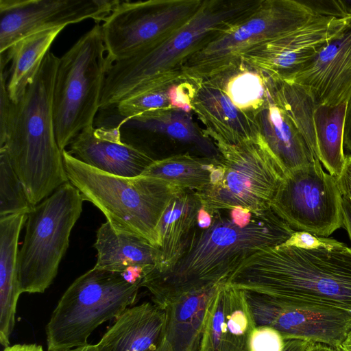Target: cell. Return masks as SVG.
Wrapping results in <instances>:
<instances>
[{
	"label": "cell",
	"mask_w": 351,
	"mask_h": 351,
	"mask_svg": "<svg viewBox=\"0 0 351 351\" xmlns=\"http://www.w3.org/2000/svg\"><path fill=\"white\" fill-rule=\"evenodd\" d=\"M213 215L211 226L193 230L186 248L169 270H147L141 282L151 293L152 302L165 308L188 293L226 282L238 266L254 253L285 243L293 230L274 211L254 214L242 225L230 210Z\"/></svg>",
	"instance_id": "1"
},
{
	"label": "cell",
	"mask_w": 351,
	"mask_h": 351,
	"mask_svg": "<svg viewBox=\"0 0 351 351\" xmlns=\"http://www.w3.org/2000/svg\"><path fill=\"white\" fill-rule=\"evenodd\" d=\"M226 282L283 303L351 313V247L323 237L313 248H265L243 261Z\"/></svg>",
	"instance_id": "2"
},
{
	"label": "cell",
	"mask_w": 351,
	"mask_h": 351,
	"mask_svg": "<svg viewBox=\"0 0 351 351\" xmlns=\"http://www.w3.org/2000/svg\"><path fill=\"white\" fill-rule=\"evenodd\" d=\"M259 0H203L195 14L166 40L111 64L100 110L182 77L186 61L214 34Z\"/></svg>",
	"instance_id": "3"
},
{
	"label": "cell",
	"mask_w": 351,
	"mask_h": 351,
	"mask_svg": "<svg viewBox=\"0 0 351 351\" xmlns=\"http://www.w3.org/2000/svg\"><path fill=\"white\" fill-rule=\"evenodd\" d=\"M60 58L49 51L34 81L14 105L3 148L35 206L69 182L57 143L53 93Z\"/></svg>",
	"instance_id": "4"
},
{
	"label": "cell",
	"mask_w": 351,
	"mask_h": 351,
	"mask_svg": "<svg viewBox=\"0 0 351 351\" xmlns=\"http://www.w3.org/2000/svg\"><path fill=\"white\" fill-rule=\"evenodd\" d=\"M69 181L99 209L117 230L141 237L158 247L157 227L171 199L184 189L148 176L123 177L90 167L62 151Z\"/></svg>",
	"instance_id": "5"
},
{
	"label": "cell",
	"mask_w": 351,
	"mask_h": 351,
	"mask_svg": "<svg viewBox=\"0 0 351 351\" xmlns=\"http://www.w3.org/2000/svg\"><path fill=\"white\" fill-rule=\"evenodd\" d=\"M208 136L219 154L210 183L196 191L210 213L237 206L261 214L271 208L285 173L262 136L239 144Z\"/></svg>",
	"instance_id": "6"
},
{
	"label": "cell",
	"mask_w": 351,
	"mask_h": 351,
	"mask_svg": "<svg viewBox=\"0 0 351 351\" xmlns=\"http://www.w3.org/2000/svg\"><path fill=\"white\" fill-rule=\"evenodd\" d=\"M110 65L100 23H95L60 58L52 106L56 137L62 151L82 131L94 126Z\"/></svg>",
	"instance_id": "7"
},
{
	"label": "cell",
	"mask_w": 351,
	"mask_h": 351,
	"mask_svg": "<svg viewBox=\"0 0 351 351\" xmlns=\"http://www.w3.org/2000/svg\"><path fill=\"white\" fill-rule=\"evenodd\" d=\"M141 287L121 273L93 267L76 278L58 301L45 327L48 351L88 344L101 324L132 305Z\"/></svg>",
	"instance_id": "8"
},
{
	"label": "cell",
	"mask_w": 351,
	"mask_h": 351,
	"mask_svg": "<svg viewBox=\"0 0 351 351\" xmlns=\"http://www.w3.org/2000/svg\"><path fill=\"white\" fill-rule=\"evenodd\" d=\"M314 16L300 0H259L194 53L183 65L182 76L200 84L239 62L243 53L299 28Z\"/></svg>",
	"instance_id": "9"
},
{
	"label": "cell",
	"mask_w": 351,
	"mask_h": 351,
	"mask_svg": "<svg viewBox=\"0 0 351 351\" xmlns=\"http://www.w3.org/2000/svg\"><path fill=\"white\" fill-rule=\"evenodd\" d=\"M84 199L69 181L27 214L25 234L18 254L22 293H44L57 276L71 230L82 212Z\"/></svg>",
	"instance_id": "10"
},
{
	"label": "cell",
	"mask_w": 351,
	"mask_h": 351,
	"mask_svg": "<svg viewBox=\"0 0 351 351\" xmlns=\"http://www.w3.org/2000/svg\"><path fill=\"white\" fill-rule=\"evenodd\" d=\"M203 0L120 1L101 24L108 60L158 45L186 23Z\"/></svg>",
	"instance_id": "11"
},
{
	"label": "cell",
	"mask_w": 351,
	"mask_h": 351,
	"mask_svg": "<svg viewBox=\"0 0 351 351\" xmlns=\"http://www.w3.org/2000/svg\"><path fill=\"white\" fill-rule=\"evenodd\" d=\"M337 178L318 159L285 174L271 208L293 230L328 237L343 227Z\"/></svg>",
	"instance_id": "12"
},
{
	"label": "cell",
	"mask_w": 351,
	"mask_h": 351,
	"mask_svg": "<svg viewBox=\"0 0 351 351\" xmlns=\"http://www.w3.org/2000/svg\"><path fill=\"white\" fill-rule=\"evenodd\" d=\"M119 0H0V52L43 30L86 19L104 22Z\"/></svg>",
	"instance_id": "13"
},
{
	"label": "cell",
	"mask_w": 351,
	"mask_h": 351,
	"mask_svg": "<svg viewBox=\"0 0 351 351\" xmlns=\"http://www.w3.org/2000/svg\"><path fill=\"white\" fill-rule=\"evenodd\" d=\"M244 292L256 326L272 327L284 339L341 346L351 332L350 312L317 305L287 304Z\"/></svg>",
	"instance_id": "14"
},
{
	"label": "cell",
	"mask_w": 351,
	"mask_h": 351,
	"mask_svg": "<svg viewBox=\"0 0 351 351\" xmlns=\"http://www.w3.org/2000/svg\"><path fill=\"white\" fill-rule=\"evenodd\" d=\"M350 20L315 15L299 28L243 53L241 59L269 78L291 81Z\"/></svg>",
	"instance_id": "15"
},
{
	"label": "cell",
	"mask_w": 351,
	"mask_h": 351,
	"mask_svg": "<svg viewBox=\"0 0 351 351\" xmlns=\"http://www.w3.org/2000/svg\"><path fill=\"white\" fill-rule=\"evenodd\" d=\"M256 326L244 291L219 283L207 304L198 351H251Z\"/></svg>",
	"instance_id": "16"
},
{
	"label": "cell",
	"mask_w": 351,
	"mask_h": 351,
	"mask_svg": "<svg viewBox=\"0 0 351 351\" xmlns=\"http://www.w3.org/2000/svg\"><path fill=\"white\" fill-rule=\"evenodd\" d=\"M291 82L306 88L318 104L333 106L347 102L351 95V20Z\"/></svg>",
	"instance_id": "17"
},
{
	"label": "cell",
	"mask_w": 351,
	"mask_h": 351,
	"mask_svg": "<svg viewBox=\"0 0 351 351\" xmlns=\"http://www.w3.org/2000/svg\"><path fill=\"white\" fill-rule=\"evenodd\" d=\"M68 147L67 152L82 162L123 177L141 176L155 160L147 154L123 142L119 125L86 128Z\"/></svg>",
	"instance_id": "18"
},
{
	"label": "cell",
	"mask_w": 351,
	"mask_h": 351,
	"mask_svg": "<svg viewBox=\"0 0 351 351\" xmlns=\"http://www.w3.org/2000/svg\"><path fill=\"white\" fill-rule=\"evenodd\" d=\"M166 311L154 303L126 308L96 344L98 351H160Z\"/></svg>",
	"instance_id": "19"
},
{
	"label": "cell",
	"mask_w": 351,
	"mask_h": 351,
	"mask_svg": "<svg viewBox=\"0 0 351 351\" xmlns=\"http://www.w3.org/2000/svg\"><path fill=\"white\" fill-rule=\"evenodd\" d=\"M192 110L206 127V135L228 144H239L259 134L256 119L235 106L217 86L204 81L192 101Z\"/></svg>",
	"instance_id": "20"
},
{
	"label": "cell",
	"mask_w": 351,
	"mask_h": 351,
	"mask_svg": "<svg viewBox=\"0 0 351 351\" xmlns=\"http://www.w3.org/2000/svg\"><path fill=\"white\" fill-rule=\"evenodd\" d=\"M201 207L200 199L193 190L185 189L171 199L157 227L158 258L154 270L165 272L176 264L197 225Z\"/></svg>",
	"instance_id": "21"
},
{
	"label": "cell",
	"mask_w": 351,
	"mask_h": 351,
	"mask_svg": "<svg viewBox=\"0 0 351 351\" xmlns=\"http://www.w3.org/2000/svg\"><path fill=\"white\" fill-rule=\"evenodd\" d=\"M256 121L259 133L285 174L318 159L302 133L270 95L256 114Z\"/></svg>",
	"instance_id": "22"
},
{
	"label": "cell",
	"mask_w": 351,
	"mask_h": 351,
	"mask_svg": "<svg viewBox=\"0 0 351 351\" xmlns=\"http://www.w3.org/2000/svg\"><path fill=\"white\" fill-rule=\"evenodd\" d=\"M26 213L0 217V343L10 346L16 305L22 293L18 276V241Z\"/></svg>",
	"instance_id": "23"
},
{
	"label": "cell",
	"mask_w": 351,
	"mask_h": 351,
	"mask_svg": "<svg viewBox=\"0 0 351 351\" xmlns=\"http://www.w3.org/2000/svg\"><path fill=\"white\" fill-rule=\"evenodd\" d=\"M116 125L120 128L121 136L140 133L163 135L195 146L204 156H219L213 141L196 124L191 112L180 109L145 112L123 119Z\"/></svg>",
	"instance_id": "24"
},
{
	"label": "cell",
	"mask_w": 351,
	"mask_h": 351,
	"mask_svg": "<svg viewBox=\"0 0 351 351\" xmlns=\"http://www.w3.org/2000/svg\"><path fill=\"white\" fill-rule=\"evenodd\" d=\"M94 247L97 269L122 273L132 267L152 268L158 263L156 247L141 237L115 230L108 221L99 228Z\"/></svg>",
	"instance_id": "25"
},
{
	"label": "cell",
	"mask_w": 351,
	"mask_h": 351,
	"mask_svg": "<svg viewBox=\"0 0 351 351\" xmlns=\"http://www.w3.org/2000/svg\"><path fill=\"white\" fill-rule=\"evenodd\" d=\"M218 285L184 294L164 308L165 343L170 351L199 350L207 304Z\"/></svg>",
	"instance_id": "26"
},
{
	"label": "cell",
	"mask_w": 351,
	"mask_h": 351,
	"mask_svg": "<svg viewBox=\"0 0 351 351\" xmlns=\"http://www.w3.org/2000/svg\"><path fill=\"white\" fill-rule=\"evenodd\" d=\"M199 84L184 78L123 100L113 107L110 119H101L97 127H111L121 121L145 112L180 109L191 112L192 101Z\"/></svg>",
	"instance_id": "27"
},
{
	"label": "cell",
	"mask_w": 351,
	"mask_h": 351,
	"mask_svg": "<svg viewBox=\"0 0 351 351\" xmlns=\"http://www.w3.org/2000/svg\"><path fill=\"white\" fill-rule=\"evenodd\" d=\"M64 27L43 30L26 36L14 43L5 53V64L11 61L7 89L10 99L19 103L34 81L46 54Z\"/></svg>",
	"instance_id": "28"
},
{
	"label": "cell",
	"mask_w": 351,
	"mask_h": 351,
	"mask_svg": "<svg viewBox=\"0 0 351 351\" xmlns=\"http://www.w3.org/2000/svg\"><path fill=\"white\" fill-rule=\"evenodd\" d=\"M205 81L222 90L235 106L255 119L269 97L267 77L241 59Z\"/></svg>",
	"instance_id": "29"
},
{
	"label": "cell",
	"mask_w": 351,
	"mask_h": 351,
	"mask_svg": "<svg viewBox=\"0 0 351 351\" xmlns=\"http://www.w3.org/2000/svg\"><path fill=\"white\" fill-rule=\"evenodd\" d=\"M346 104L333 106L318 104L314 114L317 158L328 172L336 178L346 162L343 126Z\"/></svg>",
	"instance_id": "30"
},
{
	"label": "cell",
	"mask_w": 351,
	"mask_h": 351,
	"mask_svg": "<svg viewBox=\"0 0 351 351\" xmlns=\"http://www.w3.org/2000/svg\"><path fill=\"white\" fill-rule=\"evenodd\" d=\"M267 78L272 100L291 119L317 158L314 123V114L318 105L316 100L310 91L300 84Z\"/></svg>",
	"instance_id": "31"
},
{
	"label": "cell",
	"mask_w": 351,
	"mask_h": 351,
	"mask_svg": "<svg viewBox=\"0 0 351 351\" xmlns=\"http://www.w3.org/2000/svg\"><path fill=\"white\" fill-rule=\"evenodd\" d=\"M217 158L179 154L156 159L142 176L157 178L183 189L202 191L210 181Z\"/></svg>",
	"instance_id": "32"
},
{
	"label": "cell",
	"mask_w": 351,
	"mask_h": 351,
	"mask_svg": "<svg viewBox=\"0 0 351 351\" xmlns=\"http://www.w3.org/2000/svg\"><path fill=\"white\" fill-rule=\"evenodd\" d=\"M32 206L6 151L0 148V217L27 214Z\"/></svg>",
	"instance_id": "33"
},
{
	"label": "cell",
	"mask_w": 351,
	"mask_h": 351,
	"mask_svg": "<svg viewBox=\"0 0 351 351\" xmlns=\"http://www.w3.org/2000/svg\"><path fill=\"white\" fill-rule=\"evenodd\" d=\"M300 1L315 15L337 19L351 18V0H300Z\"/></svg>",
	"instance_id": "34"
},
{
	"label": "cell",
	"mask_w": 351,
	"mask_h": 351,
	"mask_svg": "<svg viewBox=\"0 0 351 351\" xmlns=\"http://www.w3.org/2000/svg\"><path fill=\"white\" fill-rule=\"evenodd\" d=\"M284 346L282 335L268 326H258L250 338L251 351H281Z\"/></svg>",
	"instance_id": "35"
},
{
	"label": "cell",
	"mask_w": 351,
	"mask_h": 351,
	"mask_svg": "<svg viewBox=\"0 0 351 351\" xmlns=\"http://www.w3.org/2000/svg\"><path fill=\"white\" fill-rule=\"evenodd\" d=\"M15 104L10 97L6 82V73L1 66L0 84V147L5 141Z\"/></svg>",
	"instance_id": "36"
},
{
	"label": "cell",
	"mask_w": 351,
	"mask_h": 351,
	"mask_svg": "<svg viewBox=\"0 0 351 351\" xmlns=\"http://www.w3.org/2000/svg\"><path fill=\"white\" fill-rule=\"evenodd\" d=\"M322 238L306 231H294L283 245H291L302 248H313L319 246Z\"/></svg>",
	"instance_id": "37"
},
{
	"label": "cell",
	"mask_w": 351,
	"mask_h": 351,
	"mask_svg": "<svg viewBox=\"0 0 351 351\" xmlns=\"http://www.w3.org/2000/svg\"><path fill=\"white\" fill-rule=\"evenodd\" d=\"M337 181L342 196L351 202V155L346 156L345 165Z\"/></svg>",
	"instance_id": "38"
},
{
	"label": "cell",
	"mask_w": 351,
	"mask_h": 351,
	"mask_svg": "<svg viewBox=\"0 0 351 351\" xmlns=\"http://www.w3.org/2000/svg\"><path fill=\"white\" fill-rule=\"evenodd\" d=\"M313 343L302 339H284V346L281 351H309Z\"/></svg>",
	"instance_id": "39"
},
{
	"label": "cell",
	"mask_w": 351,
	"mask_h": 351,
	"mask_svg": "<svg viewBox=\"0 0 351 351\" xmlns=\"http://www.w3.org/2000/svg\"><path fill=\"white\" fill-rule=\"evenodd\" d=\"M343 145L351 152V95L346 104L343 126Z\"/></svg>",
	"instance_id": "40"
},
{
	"label": "cell",
	"mask_w": 351,
	"mask_h": 351,
	"mask_svg": "<svg viewBox=\"0 0 351 351\" xmlns=\"http://www.w3.org/2000/svg\"><path fill=\"white\" fill-rule=\"evenodd\" d=\"M341 210L343 227L347 230L351 242V202L343 196L341 199Z\"/></svg>",
	"instance_id": "41"
},
{
	"label": "cell",
	"mask_w": 351,
	"mask_h": 351,
	"mask_svg": "<svg viewBox=\"0 0 351 351\" xmlns=\"http://www.w3.org/2000/svg\"><path fill=\"white\" fill-rule=\"evenodd\" d=\"M213 222V215L202 206L199 208L197 216V227L201 229L209 228Z\"/></svg>",
	"instance_id": "42"
},
{
	"label": "cell",
	"mask_w": 351,
	"mask_h": 351,
	"mask_svg": "<svg viewBox=\"0 0 351 351\" xmlns=\"http://www.w3.org/2000/svg\"><path fill=\"white\" fill-rule=\"evenodd\" d=\"M3 351H43L41 346L35 343L14 344L5 347Z\"/></svg>",
	"instance_id": "43"
},
{
	"label": "cell",
	"mask_w": 351,
	"mask_h": 351,
	"mask_svg": "<svg viewBox=\"0 0 351 351\" xmlns=\"http://www.w3.org/2000/svg\"><path fill=\"white\" fill-rule=\"evenodd\" d=\"M309 351H344L341 346H332L322 343H313Z\"/></svg>",
	"instance_id": "44"
},
{
	"label": "cell",
	"mask_w": 351,
	"mask_h": 351,
	"mask_svg": "<svg viewBox=\"0 0 351 351\" xmlns=\"http://www.w3.org/2000/svg\"><path fill=\"white\" fill-rule=\"evenodd\" d=\"M64 351H98L96 345L86 344Z\"/></svg>",
	"instance_id": "45"
},
{
	"label": "cell",
	"mask_w": 351,
	"mask_h": 351,
	"mask_svg": "<svg viewBox=\"0 0 351 351\" xmlns=\"http://www.w3.org/2000/svg\"><path fill=\"white\" fill-rule=\"evenodd\" d=\"M341 346L344 351H351V332L348 335Z\"/></svg>",
	"instance_id": "46"
},
{
	"label": "cell",
	"mask_w": 351,
	"mask_h": 351,
	"mask_svg": "<svg viewBox=\"0 0 351 351\" xmlns=\"http://www.w3.org/2000/svg\"><path fill=\"white\" fill-rule=\"evenodd\" d=\"M160 351H167L166 350V347H165V343H163V346L160 350Z\"/></svg>",
	"instance_id": "47"
}]
</instances>
